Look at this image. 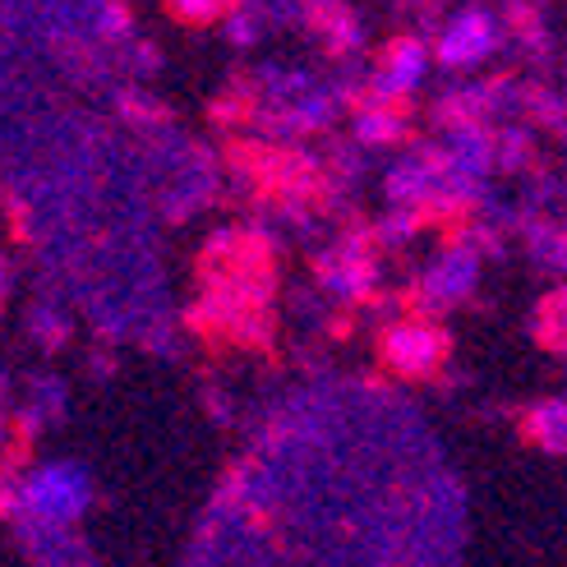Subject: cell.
I'll return each mask as SVG.
<instances>
[{
  "label": "cell",
  "mask_w": 567,
  "mask_h": 567,
  "mask_svg": "<svg viewBox=\"0 0 567 567\" xmlns=\"http://www.w3.org/2000/svg\"><path fill=\"white\" fill-rule=\"evenodd\" d=\"M23 503L28 513L61 526V522H74L83 513V503H89V475L70 462H55V466H42L33 480L23 485Z\"/></svg>",
  "instance_id": "cell-1"
},
{
  "label": "cell",
  "mask_w": 567,
  "mask_h": 567,
  "mask_svg": "<svg viewBox=\"0 0 567 567\" xmlns=\"http://www.w3.org/2000/svg\"><path fill=\"white\" fill-rule=\"evenodd\" d=\"M439 355H443V337L434 328L406 323V328H392V337H388V360L406 374H430Z\"/></svg>",
  "instance_id": "cell-2"
},
{
  "label": "cell",
  "mask_w": 567,
  "mask_h": 567,
  "mask_svg": "<svg viewBox=\"0 0 567 567\" xmlns=\"http://www.w3.org/2000/svg\"><path fill=\"white\" fill-rule=\"evenodd\" d=\"M489 38H494V28H489L485 14H462V19L443 33V61L471 65V61H480V55L489 51Z\"/></svg>",
  "instance_id": "cell-3"
},
{
  "label": "cell",
  "mask_w": 567,
  "mask_h": 567,
  "mask_svg": "<svg viewBox=\"0 0 567 567\" xmlns=\"http://www.w3.org/2000/svg\"><path fill=\"white\" fill-rule=\"evenodd\" d=\"M176 10L189 14V19H208L217 10V0H176Z\"/></svg>",
  "instance_id": "cell-4"
}]
</instances>
